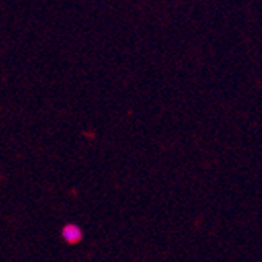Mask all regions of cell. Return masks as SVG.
I'll list each match as a JSON object with an SVG mask.
<instances>
[{
    "mask_svg": "<svg viewBox=\"0 0 262 262\" xmlns=\"http://www.w3.org/2000/svg\"><path fill=\"white\" fill-rule=\"evenodd\" d=\"M61 239L69 245H77L83 239V231L76 223H68L61 228Z\"/></svg>",
    "mask_w": 262,
    "mask_h": 262,
    "instance_id": "6da1fadb",
    "label": "cell"
}]
</instances>
